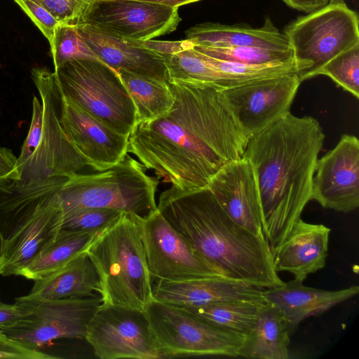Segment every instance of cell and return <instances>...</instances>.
<instances>
[{"label": "cell", "mask_w": 359, "mask_h": 359, "mask_svg": "<svg viewBox=\"0 0 359 359\" xmlns=\"http://www.w3.org/2000/svg\"><path fill=\"white\" fill-rule=\"evenodd\" d=\"M169 83L172 106L155 118L135 124L128 151L176 189L206 187L222 165L243 156L248 139L224 88L205 83Z\"/></svg>", "instance_id": "6da1fadb"}, {"label": "cell", "mask_w": 359, "mask_h": 359, "mask_svg": "<svg viewBox=\"0 0 359 359\" xmlns=\"http://www.w3.org/2000/svg\"><path fill=\"white\" fill-rule=\"evenodd\" d=\"M324 140L316 118L288 112L248 141L243 157L255 175L263 231L273 255L311 201Z\"/></svg>", "instance_id": "7a4b0ae2"}, {"label": "cell", "mask_w": 359, "mask_h": 359, "mask_svg": "<svg viewBox=\"0 0 359 359\" xmlns=\"http://www.w3.org/2000/svg\"><path fill=\"white\" fill-rule=\"evenodd\" d=\"M158 210L222 277L263 289L282 285L266 238L235 222L206 187L163 191Z\"/></svg>", "instance_id": "3957f363"}, {"label": "cell", "mask_w": 359, "mask_h": 359, "mask_svg": "<svg viewBox=\"0 0 359 359\" xmlns=\"http://www.w3.org/2000/svg\"><path fill=\"white\" fill-rule=\"evenodd\" d=\"M137 215L122 212L86 252L99 276L102 304L144 311L154 297Z\"/></svg>", "instance_id": "277c9868"}, {"label": "cell", "mask_w": 359, "mask_h": 359, "mask_svg": "<svg viewBox=\"0 0 359 359\" xmlns=\"http://www.w3.org/2000/svg\"><path fill=\"white\" fill-rule=\"evenodd\" d=\"M127 154L114 166L90 174L75 173L60 185L57 196L63 217L79 210L108 208L144 217L157 208L158 178Z\"/></svg>", "instance_id": "5b68a950"}, {"label": "cell", "mask_w": 359, "mask_h": 359, "mask_svg": "<svg viewBox=\"0 0 359 359\" xmlns=\"http://www.w3.org/2000/svg\"><path fill=\"white\" fill-rule=\"evenodd\" d=\"M54 73L65 97L117 133L130 135L136 109L115 69L97 58H76Z\"/></svg>", "instance_id": "8992f818"}, {"label": "cell", "mask_w": 359, "mask_h": 359, "mask_svg": "<svg viewBox=\"0 0 359 359\" xmlns=\"http://www.w3.org/2000/svg\"><path fill=\"white\" fill-rule=\"evenodd\" d=\"M301 82L341 52L359 43L358 14L345 2L328 3L289 23L284 29Z\"/></svg>", "instance_id": "52a82bcc"}, {"label": "cell", "mask_w": 359, "mask_h": 359, "mask_svg": "<svg viewBox=\"0 0 359 359\" xmlns=\"http://www.w3.org/2000/svg\"><path fill=\"white\" fill-rule=\"evenodd\" d=\"M31 76L43 109L42 134L37 148L20 170L18 181L36 185L68 177L88 165L62 126V94L54 72L36 67L32 69Z\"/></svg>", "instance_id": "ba28073f"}, {"label": "cell", "mask_w": 359, "mask_h": 359, "mask_svg": "<svg viewBox=\"0 0 359 359\" xmlns=\"http://www.w3.org/2000/svg\"><path fill=\"white\" fill-rule=\"evenodd\" d=\"M144 312L162 358L238 357L243 338L217 328L180 306L153 298Z\"/></svg>", "instance_id": "9c48e42d"}, {"label": "cell", "mask_w": 359, "mask_h": 359, "mask_svg": "<svg viewBox=\"0 0 359 359\" xmlns=\"http://www.w3.org/2000/svg\"><path fill=\"white\" fill-rule=\"evenodd\" d=\"M15 303L28 313L2 332L31 348L39 349L58 339H85L88 324L102 301L95 294L62 299L27 294L15 298Z\"/></svg>", "instance_id": "30bf717a"}, {"label": "cell", "mask_w": 359, "mask_h": 359, "mask_svg": "<svg viewBox=\"0 0 359 359\" xmlns=\"http://www.w3.org/2000/svg\"><path fill=\"white\" fill-rule=\"evenodd\" d=\"M85 339L101 359L162 358L142 310L101 303Z\"/></svg>", "instance_id": "8fae6325"}, {"label": "cell", "mask_w": 359, "mask_h": 359, "mask_svg": "<svg viewBox=\"0 0 359 359\" xmlns=\"http://www.w3.org/2000/svg\"><path fill=\"white\" fill-rule=\"evenodd\" d=\"M137 219L151 278L182 281L222 277L158 208L146 216L137 215Z\"/></svg>", "instance_id": "7c38bea8"}, {"label": "cell", "mask_w": 359, "mask_h": 359, "mask_svg": "<svg viewBox=\"0 0 359 359\" xmlns=\"http://www.w3.org/2000/svg\"><path fill=\"white\" fill-rule=\"evenodd\" d=\"M301 83L291 74L225 88L224 94L249 140L290 112Z\"/></svg>", "instance_id": "4fadbf2b"}, {"label": "cell", "mask_w": 359, "mask_h": 359, "mask_svg": "<svg viewBox=\"0 0 359 359\" xmlns=\"http://www.w3.org/2000/svg\"><path fill=\"white\" fill-rule=\"evenodd\" d=\"M66 178L57 179L17 231L4 241L1 276H18L56 238L63 222L57 191Z\"/></svg>", "instance_id": "5bb4252c"}, {"label": "cell", "mask_w": 359, "mask_h": 359, "mask_svg": "<svg viewBox=\"0 0 359 359\" xmlns=\"http://www.w3.org/2000/svg\"><path fill=\"white\" fill-rule=\"evenodd\" d=\"M180 21L176 7L138 0H99L85 24L122 38L146 41L174 32Z\"/></svg>", "instance_id": "9a60e30c"}, {"label": "cell", "mask_w": 359, "mask_h": 359, "mask_svg": "<svg viewBox=\"0 0 359 359\" xmlns=\"http://www.w3.org/2000/svg\"><path fill=\"white\" fill-rule=\"evenodd\" d=\"M311 200L325 208L348 212L359 206V140L343 135L316 163Z\"/></svg>", "instance_id": "2e32d148"}, {"label": "cell", "mask_w": 359, "mask_h": 359, "mask_svg": "<svg viewBox=\"0 0 359 359\" xmlns=\"http://www.w3.org/2000/svg\"><path fill=\"white\" fill-rule=\"evenodd\" d=\"M61 122L72 142L95 170H107L128 154L129 135L117 133L62 95Z\"/></svg>", "instance_id": "e0dca14e"}, {"label": "cell", "mask_w": 359, "mask_h": 359, "mask_svg": "<svg viewBox=\"0 0 359 359\" xmlns=\"http://www.w3.org/2000/svg\"><path fill=\"white\" fill-rule=\"evenodd\" d=\"M207 187L224 210L254 235L264 238L259 189L252 167L241 157L222 165Z\"/></svg>", "instance_id": "ac0fdd59"}, {"label": "cell", "mask_w": 359, "mask_h": 359, "mask_svg": "<svg viewBox=\"0 0 359 359\" xmlns=\"http://www.w3.org/2000/svg\"><path fill=\"white\" fill-rule=\"evenodd\" d=\"M77 30L95 56L116 71L122 69L169 83L163 57L142 46L140 40L117 36L88 24L78 25Z\"/></svg>", "instance_id": "d6986e66"}, {"label": "cell", "mask_w": 359, "mask_h": 359, "mask_svg": "<svg viewBox=\"0 0 359 359\" xmlns=\"http://www.w3.org/2000/svg\"><path fill=\"white\" fill-rule=\"evenodd\" d=\"M264 290L244 282L218 277L182 281L156 280L152 292L158 301L177 306H196L232 300L264 302Z\"/></svg>", "instance_id": "ffe728a7"}, {"label": "cell", "mask_w": 359, "mask_h": 359, "mask_svg": "<svg viewBox=\"0 0 359 359\" xmlns=\"http://www.w3.org/2000/svg\"><path fill=\"white\" fill-rule=\"evenodd\" d=\"M331 229L321 224H311L301 218L273 254L276 271H287L303 282L326 264Z\"/></svg>", "instance_id": "44dd1931"}, {"label": "cell", "mask_w": 359, "mask_h": 359, "mask_svg": "<svg viewBox=\"0 0 359 359\" xmlns=\"http://www.w3.org/2000/svg\"><path fill=\"white\" fill-rule=\"evenodd\" d=\"M358 292V285L326 290L307 287L294 279L282 285L264 289L263 297L282 314L291 334L307 318L322 314Z\"/></svg>", "instance_id": "7402d4cb"}, {"label": "cell", "mask_w": 359, "mask_h": 359, "mask_svg": "<svg viewBox=\"0 0 359 359\" xmlns=\"http://www.w3.org/2000/svg\"><path fill=\"white\" fill-rule=\"evenodd\" d=\"M186 39L194 46L208 47L250 46L272 50H290L283 32L266 17L260 27L246 24L232 25L215 22L196 25L185 32Z\"/></svg>", "instance_id": "603a6c76"}, {"label": "cell", "mask_w": 359, "mask_h": 359, "mask_svg": "<svg viewBox=\"0 0 359 359\" xmlns=\"http://www.w3.org/2000/svg\"><path fill=\"white\" fill-rule=\"evenodd\" d=\"M34 281L28 295L39 299L81 298L100 292L98 274L86 252L62 269Z\"/></svg>", "instance_id": "cb8c5ba5"}, {"label": "cell", "mask_w": 359, "mask_h": 359, "mask_svg": "<svg viewBox=\"0 0 359 359\" xmlns=\"http://www.w3.org/2000/svg\"><path fill=\"white\" fill-rule=\"evenodd\" d=\"M290 334L284 317L266 302L252 330L243 339L238 357L287 359Z\"/></svg>", "instance_id": "d4e9b609"}, {"label": "cell", "mask_w": 359, "mask_h": 359, "mask_svg": "<svg viewBox=\"0 0 359 359\" xmlns=\"http://www.w3.org/2000/svg\"><path fill=\"white\" fill-rule=\"evenodd\" d=\"M100 232L62 229L54 241L18 276L34 280L62 269L85 253Z\"/></svg>", "instance_id": "484cf974"}, {"label": "cell", "mask_w": 359, "mask_h": 359, "mask_svg": "<svg viewBox=\"0 0 359 359\" xmlns=\"http://www.w3.org/2000/svg\"><path fill=\"white\" fill-rule=\"evenodd\" d=\"M265 302L232 300L180 307L217 328L244 339L254 326Z\"/></svg>", "instance_id": "4316f807"}, {"label": "cell", "mask_w": 359, "mask_h": 359, "mask_svg": "<svg viewBox=\"0 0 359 359\" xmlns=\"http://www.w3.org/2000/svg\"><path fill=\"white\" fill-rule=\"evenodd\" d=\"M116 72L135 104L136 123L155 118L172 106L175 97L169 83L122 69Z\"/></svg>", "instance_id": "83f0119b"}, {"label": "cell", "mask_w": 359, "mask_h": 359, "mask_svg": "<svg viewBox=\"0 0 359 359\" xmlns=\"http://www.w3.org/2000/svg\"><path fill=\"white\" fill-rule=\"evenodd\" d=\"M196 51L224 61L246 65L286 62L294 59L292 49L272 50L250 46L208 47L194 46Z\"/></svg>", "instance_id": "f1b7e54d"}, {"label": "cell", "mask_w": 359, "mask_h": 359, "mask_svg": "<svg viewBox=\"0 0 359 359\" xmlns=\"http://www.w3.org/2000/svg\"><path fill=\"white\" fill-rule=\"evenodd\" d=\"M330 77L336 84L359 98V43L341 52L316 74Z\"/></svg>", "instance_id": "f546056e"}, {"label": "cell", "mask_w": 359, "mask_h": 359, "mask_svg": "<svg viewBox=\"0 0 359 359\" xmlns=\"http://www.w3.org/2000/svg\"><path fill=\"white\" fill-rule=\"evenodd\" d=\"M50 46L55 69L72 59L97 58L80 36L77 26L59 24Z\"/></svg>", "instance_id": "4dcf8cb0"}, {"label": "cell", "mask_w": 359, "mask_h": 359, "mask_svg": "<svg viewBox=\"0 0 359 359\" xmlns=\"http://www.w3.org/2000/svg\"><path fill=\"white\" fill-rule=\"evenodd\" d=\"M122 212L108 208L81 209L63 217L62 229L102 231L114 222Z\"/></svg>", "instance_id": "1f68e13d"}, {"label": "cell", "mask_w": 359, "mask_h": 359, "mask_svg": "<svg viewBox=\"0 0 359 359\" xmlns=\"http://www.w3.org/2000/svg\"><path fill=\"white\" fill-rule=\"evenodd\" d=\"M59 24L78 26L86 18L99 0H38Z\"/></svg>", "instance_id": "d6a6232c"}, {"label": "cell", "mask_w": 359, "mask_h": 359, "mask_svg": "<svg viewBox=\"0 0 359 359\" xmlns=\"http://www.w3.org/2000/svg\"><path fill=\"white\" fill-rule=\"evenodd\" d=\"M43 109L42 103L37 97L32 100V116L31 124L26 139L21 147V151L17 158V168L20 170L37 148L41 137L43 128Z\"/></svg>", "instance_id": "836d02e7"}, {"label": "cell", "mask_w": 359, "mask_h": 359, "mask_svg": "<svg viewBox=\"0 0 359 359\" xmlns=\"http://www.w3.org/2000/svg\"><path fill=\"white\" fill-rule=\"evenodd\" d=\"M30 18L50 45L55 30L59 25L57 20L38 0H14Z\"/></svg>", "instance_id": "e575fe53"}, {"label": "cell", "mask_w": 359, "mask_h": 359, "mask_svg": "<svg viewBox=\"0 0 359 359\" xmlns=\"http://www.w3.org/2000/svg\"><path fill=\"white\" fill-rule=\"evenodd\" d=\"M0 358L9 359H55L57 356L31 348L8 337L0 330Z\"/></svg>", "instance_id": "d590c367"}, {"label": "cell", "mask_w": 359, "mask_h": 359, "mask_svg": "<svg viewBox=\"0 0 359 359\" xmlns=\"http://www.w3.org/2000/svg\"><path fill=\"white\" fill-rule=\"evenodd\" d=\"M141 45L159 55H174L191 48L194 45L187 39L175 41H156L153 39L140 41Z\"/></svg>", "instance_id": "8d00e7d4"}, {"label": "cell", "mask_w": 359, "mask_h": 359, "mask_svg": "<svg viewBox=\"0 0 359 359\" xmlns=\"http://www.w3.org/2000/svg\"><path fill=\"white\" fill-rule=\"evenodd\" d=\"M20 179V175L17 168V157L11 149L0 147V181Z\"/></svg>", "instance_id": "74e56055"}, {"label": "cell", "mask_w": 359, "mask_h": 359, "mask_svg": "<svg viewBox=\"0 0 359 359\" xmlns=\"http://www.w3.org/2000/svg\"><path fill=\"white\" fill-rule=\"evenodd\" d=\"M27 311L18 304H6L0 300V330L6 329L25 317Z\"/></svg>", "instance_id": "f35d334b"}, {"label": "cell", "mask_w": 359, "mask_h": 359, "mask_svg": "<svg viewBox=\"0 0 359 359\" xmlns=\"http://www.w3.org/2000/svg\"><path fill=\"white\" fill-rule=\"evenodd\" d=\"M287 6L305 13H310L329 3V0H282Z\"/></svg>", "instance_id": "ab89813d"}, {"label": "cell", "mask_w": 359, "mask_h": 359, "mask_svg": "<svg viewBox=\"0 0 359 359\" xmlns=\"http://www.w3.org/2000/svg\"><path fill=\"white\" fill-rule=\"evenodd\" d=\"M166 6L179 8L181 6H184L193 2H196L201 0H138Z\"/></svg>", "instance_id": "60d3db41"}, {"label": "cell", "mask_w": 359, "mask_h": 359, "mask_svg": "<svg viewBox=\"0 0 359 359\" xmlns=\"http://www.w3.org/2000/svg\"><path fill=\"white\" fill-rule=\"evenodd\" d=\"M3 243H4V240H3V238H2L1 234L0 233V256H1V251H2Z\"/></svg>", "instance_id": "b9f144b4"}, {"label": "cell", "mask_w": 359, "mask_h": 359, "mask_svg": "<svg viewBox=\"0 0 359 359\" xmlns=\"http://www.w3.org/2000/svg\"><path fill=\"white\" fill-rule=\"evenodd\" d=\"M345 0H329V3H341L344 2Z\"/></svg>", "instance_id": "7bdbcfd3"}]
</instances>
